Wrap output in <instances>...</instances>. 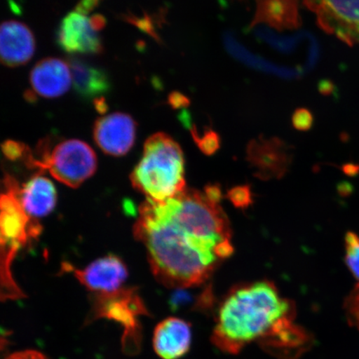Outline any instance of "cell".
Returning a JSON list of instances; mask_svg holds the SVG:
<instances>
[{
	"mask_svg": "<svg viewBox=\"0 0 359 359\" xmlns=\"http://www.w3.org/2000/svg\"><path fill=\"white\" fill-rule=\"evenodd\" d=\"M133 233L146 247L156 279L179 290L203 284L218 259L215 246L231 239L221 205L205 193L188 189L167 201L147 199Z\"/></svg>",
	"mask_w": 359,
	"mask_h": 359,
	"instance_id": "cell-1",
	"label": "cell"
},
{
	"mask_svg": "<svg viewBox=\"0 0 359 359\" xmlns=\"http://www.w3.org/2000/svg\"><path fill=\"white\" fill-rule=\"evenodd\" d=\"M293 303L269 281L238 287L219 305L212 340L222 352L239 353L266 339L281 323L294 318Z\"/></svg>",
	"mask_w": 359,
	"mask_h": 359,
	"instance_id": "cell-2",
	"label": "cell"
},
{
	"mask_svg": "<svg viewBox=\"0 0 359 359\" xmlns=\"http://www.w3.org/2000/svg\"><path fill=\"white\" fill-rule=\"evenodd\" d=\"M184 165L183 151L173 138L163 133L151 135L131 175L133 186L147 199L172 198L187 189Z\"/></svg>",
	"mask_w": 359,
	"mask_h": 359,
	"instance_id": "cell-3",
	"label": "cell"
},
{
	"mask_svg": "<svg viewBox=\"0 0 359 359\" xmlns=\"http://www.w3.org/2000/svg\"><path fill=\"white\" fill-rule=\"evenodd\" d=\"M6 191L1 197L2 299H19L22 296L11 277V264L18 250L30 238L39 235L40 226L22 208L18 192L20 186L6 175Z\"/></svg>",
	"mask_w": 359,
	"mask_h": 359,
	"instance_id": "cell-4",
	"label": "cell"
},
{
	"mask_svg": "<svg viewBox=\"0 0 359 359\" xmlns=\"http://www.w3.org/2000/svg\"><path fill=\"white\" fill-rule=\"evenodd\" d=\"M24 160L29 167L48 170L58 182L73 188L91 177L97 165L91 147L77 139L58 143L51 151H45L41 160L34 159L29 151Z\"/></svg>",
	"mask_w": 359,
	"mask_h": 359,
	"instance_id": "cell-5",
	"label": "cell"
},
{
	"mask_svg": "<svg viewBox=\"0 0 359 359\" xmlns=\"http://www.w3.org/2000/svg\"><path fill=\"white\" fill-rule=\"evenodd\" d=\"M91 320L107 318L124 327V347L127 351L137 349L141 341L138 318L146 316L147 311L140 296L133 288L120 289L110 294H95L93 299Z\"/></svg>",
	"mask_w": 359,
	"mask_h": 359,
	"instance_id": "cell-6",
	"label": "cell"
},
{
	"mask_svg": "<svg viewBox=\"0 0 359 359\" xmlns=\"http://www.w3.org/2000/svg\"><path fill=\"white\" fill-rule=\"evenodd\" d=\"M327 34L348 45L359 44V0H303Z\"/></svg>",
	"mask_w": 359,
	"mask_h": 359,
	"instance_id": "cell-7",
	"label": "cell"
},
{
	"mask_svg": "<svg viewBox=\"0 0 359 359\" xmlns=\"http://www.w3.org/2000/svg\"><path fill=\"white\" fill-rule=\"evenodd\" d=\"M137 124L131 116L114 112L98 118L93 128V137L106 154L120 156L132 149L136 139Z\"/></svg>",
	"mask_w": 359,
	"mask_h": 359,
	"instance_id": "cell-8",
	"label": "cell"
},
{
	"mask_svg": "<svg viewBox=\"0 0 359 359\" xmlns=\"http://www.w3.org/2000/svg\"><path fill=\"white\" fill-rule=\"evenodd\" d=\"M57 42L67 53L93 55L103 52L102 39L93 28L90 18L75 11L60 22Z\"/></svg>",
	"mask_w": 359,
	"mask_h": 359,
	"instance_id": "cell-9",
	"label": "cell"
},
{
	"mask_svg": "<svg viewBox=\"0 0 359 359\" xmlns=\"http://www.w3.org/2000/svg\"><path fill=\"white\" fill-rule=\"evenodd\" d=\"M64 267L69 269L81 284L95 294L114 293L122 289L128 275L125 264L115 255L98 259L83 269H74L67 264Z\"/></svg>",
	"mask_w": 359,
	"mask_h": 359,
	"instance_id": "cell-10",
	"label": "cell"
},
{
	"mask_svg": "<svg viewBox=\"0 0 359 359\" xmlns=\"http://www.w3.org/2000/svg\"><path fill=\"white\" fill-rule=\"evenodd\" d=\"M35 39L32 31L24 22H4L0 29V56L4 66L25 65L33 57Z\"/></svg>",
	"mask_w": 359,
	"mask_h": 359,
	"instance_id": "cell-11",
	"label": "cell"
},
{
	"mask_svg": "<svg viewBox=\"0 0 359 359\" xmlns=\"http://www.w3.org/2000/svg\"><path fill=\"white\" fill-rule=\"evenodd\" d=\"M69 64L56 57L40 60L31 71L29 81L36 96L55 98L69 91L72 82Z\"/></svg>",
	"mask_w": 359,
	"mask_h": 359,
	"instance_id": "cell-12",
	"label": "cell"
},
{
	"mask_svg": "<svg viewBox=\"0 0 359 359\" xmlns=\"http://www.w3.org/2000/svg\"><path fill=\"white\" fill-rule=\"evenodd\" d=\"M192 341L189 323L170 317L156 325L154 334V348L161 359H180L189 351Z\"/></svg>",
	"mask_w": 359,
	"mask_h": 359,
	"instance_id": "cell-13",
	"label": "cell"
},
{
	"mask_svg": "<svg viewBox=\"0 0 359 359\" xmlns=\"http://www.w3.org/2000/svg\"><path fill=\"white\" fill-rule=\"evenodd\" d=\"M294 318L282 323L271 334L260 341V346L278 358L293 359L306 351L311 337L303 327L294 324Z\"/></svg>",
	"mask_w": 359,
	"mask_h": 359,
	"instance_id": "cell-14",
	"label": "cell"
},
{
	"mask_svg": "<svg viewBox=\"0 0 359 359\" xmlns=\"http://www.w3.org/2000/svg\"><path fill=\"white\" fill-rule=\"evenodd\" d=\"M248 159L259 177H279L286 172L290 159L286 146L278 139L254 140L248 147Z\"/></svg>",
	"mask_w": 359,
	"mask_h": 359,
	"instance_id": "cell-15",
	"label": "cell"
},
{
	"mask_svg": "<svg viewBox=\"0 0 359 359\" xmlns=\"http://www.w3.org/2000/svg\"><path fill=\"white\" fill-rule=\"evenodd\" d=\"M18 196L22 208L33 221L51 213L57 201L56 189L53 182L40 175L20 187Z\"/></svg>",
	"mask_w": 359,
	"mask_h": 359,
	"instance_id": "cell-16",
	"label": "cell"
},
{
	"mask_svg": "<svg viewBox=\"0 0 359 359\" xmlns=\"http://www.w3.org/2000/svg\"><path fill=\"white\" fill-rule=\"evenodd\" d=\"M257 11L250 27L266 25L278 30L299 28V0H257Z\"/></svg>",
	"mask_w": 359,
	"mask_h": 359,
	"instance_id": "cell-17",
	"label": "cell"
},
{
	"mask_svg": "<svg viewBox=\"0 0 359 359\" xmlns=\"http://www.w3.org/2000/svg\"><path fill=\"white\" fill-rule=\"evenodd\" d=\"M69 65L75 91L81 97L96 100L109 92L110 79L104 70L77 57H70Z\"/></svg>",
	"mask_w": 359,
	"mask_h": 359,
	"instance_id": "cell-18",
	"label": "cell"
},
{
	"mask_svg": "<svg viewBox=\"0 0 359 359\" xmlns=\"http://www.w3.org/2000/svg\"><path fill=\"white\" fill-rule=\"evenodd\" d=\"M345 262L353 277L359 281V236L352 231L345 236Z\"/></svg>",
	"mask_w": 359,
	"mask_h": 359,
	"instance_id": "cell-19",
	"label": "cell"
},
{
	"mask_svg": "<svg viewBox=\"0 0 359 359\" xmlns=\"http://www.w3.org/2000/svg\"><path fill=\"white\" fill-rule=\"evenodd\" d=\"M191 133L196 145L204 154L212 156L219 150L221 146L219 135L212 129H206L199 134L195 127H191Z\"/></svg>",
	"mask_w": 359,
	"mask_h": 359,
	"instance_id": "cell-20",
	"label": "cell"
},
{
	"mask_svg": "<svg viewBox=\"0 0 359 359\" xmlns=\"http://www.w3.org/2000/svg\"><path fill=\"white\" fill-rule=\"evenodd\" d=\"M227 198L236 208L245 209L253 203V196L248 186L232 188L227 193Z\"/></svg>",
	"mask_w": 359,
	"mask_h": 359,
	"instance_id": "cell-21",
	"label": "cell"
},
{
	"mask_svg": "<svg viewBox=\"0 0 359 359\" xmlns=\"http://www.w3.org/2000/svg\"><path fill=\"white\" fill-rule=\"evenodd\" d=\"M347 316L350 324L359 330V285L352 292L345 302Z\"/></svg>",
	"mask_w": 359,
	"mask_h": 359,
	"instance_id": "cell-22",
	"label": "cell"
},
{
	"mask_svg": "<svg viewBox=\"0 0 359 359\" xmlns=\"http://www.w3.org/2000/svg\"><path fill=\"white\" fill-rule=\"evenodd\" d=\"M124 19L130 24L137 27L142 32L149 34L151 37L156 40H159L158 34L156 32L154 22L149 16L137 17L130 15H125Z\"/></svg>",
	"mask_w": 359,
	"mask_h": 359,
	"instance_id": "cell-23",
	"label": "cell"
},
{
	"mask_svg": "<svg viewBox=\"0 0 359 359\" xmlns=\"http://www.w3.org/2000/svg\"><path fill=\"white\" fill-rule=\"evenodd\" d=\"M2 149L8 159L15 161L24 159L29 147L21 142L8 140L4 143Z\"/></svg>",
	"mask_w": 359,
	"mask_h": 359,
	"instance_id": "cell-24",
	"label": "cell"
},
{
	"mask_svg": "<svg viewBox=\"0 0 359 359\" xmlns=\"http://www.w3.org/2000/svg\"><path fill=\"white\" fill-rule=\"evenodd\" d=\"M292 122L299 131H308L313 126V115L309 110L300 109L294 112Z\"/></svg>",
	"mask_w": 359,
	"mask_h": 359,
	"instance_id": "cell-25",
	"label": "cell"
},
{
	"mask_svg": "<svg viewBox=\"0 0 359 359\" xmlns=\"http://www.w3.org/2000/svg\"><path fill=\"white\" fill-rule=\"evenodd\" d=\"M214 252L218 259H224L231 257L234 252V248H233L230 240H226L215 246Z\"/></svg>",
	"mask_w": 359,
	"mask_h": 359,
	"instance_id": "cell-26",
	"label": "cell"
},
{
	"mask_svg": "<svg viewBox=\"0 0 359 359\" xmlns=\"http://www.w3.org/2000/svg\"><path fill=\"white\" fill-rule=\"evenodd\" d=\"M6 359H49L45 354L36 350H25L11 354Z\"/></svg>",
	"mask_w": 359,
	"mask_h": 359,
	"instance_id": "cell-27",
	"label": "cell"
},
{
	"mask_svg": "<svg viewBox=\"0 0 359 359\" xmlns=\"http://www.w3.org/2000/svg\"><path fill=\"white\" fill-rule=\"evenodd\" d=\"M102 0H79L77 6H76L75 11L87 15L91 13L94 8L100 6Z\"/></svg>",
	"mask_w": 359,
	"mask_h": 359,
	"instance_id": "cell-28",
	"label": "cell"
},
{
	"mask_svg": "<svg viewBox=\"0 0 359 359\" xmlns=\"http://www.w3.org/2000/svg\"><path fill=\"white\" fill-rule=\"evenodd\" d=\"M170 106L174 109H180L182 107H187L189 101H188L187 97L182 95V93H173L169 96L168 100Z\"/></svg>",
	"mask_w": 359,
	"mask_h": 359,
	"instance_id": "cell-29",
	"label": "cell"
},
{
	"mask_svg": "<svg viewBox=\"0 0 359 359\" xmlns=\"http://www.w3.org/2000/svg\"><path fill=\"white\" fill-rule=\"evenodd\" d=\"M205 195L208 198L214 202V203L219 204L222 199V191L217 186H208L205 188Z\"/></svg>",
	"mask_w": 359,
	"mask_h": 359,
	"instance_id": "cell-30",
	"label": "cell"
},
{
	"mask_svg": "<svg viewBox=\"0 0 359 359\" xmlns=\"http://www.w3.org/2000/svg\"><path fill=\"white\" fill-rule=\"evenodd\" d=\"M93 28L100 32L106 26L107 21L104 17L101 15H95L90 17Z\"/></svg>",
	"mask_w": 359,
	"mask_h": 359,
	"instance_id": "cell-31",
	"label": "cell"
},
{
	"mask_svg": "<svg viewBox=\"0 0 359 359\" xmlns=\"http://www.w3.org/2000/svg\"><path fill=\"white\" fill-rule=\"evenodd\" d=\"M94 105H95L96 109L100 112V114H104L107 109V102L104 97L97 98L94 100Z\"/></svg>",
	"mask_w": 359,
	"mask_h": 359,
	"instance_id": "cell-32",
	"label": "cell"
},
{
	"mask_svg": "<svg viewBox=\"0 0 359 359\" xmlns=\"http://www.w3.org/2000/svg\"><path fill=\"white\" fill-rule=\"evenodd\" d=\"M345 173L348 175H354V173H357L358 172V165H347L346 167L344 168Z\"/></svg>",
	"mask_w": 359,
	"mask_h": 359,
	"instance_id": "cell-33",
	"label": "cell"
}]
</instances>
